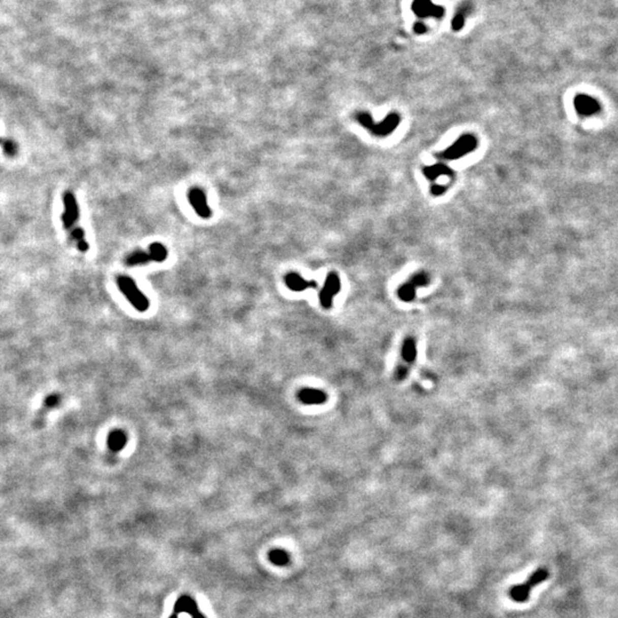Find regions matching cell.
<instances>
[{"label": "cell", "mask_w": 618, "mask_h": 618, "mask_svg": "<svg viewBox=\"0 0 618 618\" xmlns=\"http://www.w3.org/2000/svg\"><path fill=\"white\" fill-rule=\"evenodd\" d=\"M355 119L358 124L364 127L372 135L377 138H386L393 133L397 129L401 121V117L397 112H389L388 116L380 122H375L369 112L360 111L355 113Z\"/></svg>", "instance_id": "cell-1"}, {"label": "cell", "mask_w": 618, "mask_h": 618, "mask_svg": "<svg viewBox=\"0 0 618 618\" xmlns=\"http://www.w3.org/2000/svg\"><path fill=\"white\" fill-rule=\"evenodd\" d=\"M116 283L120 292L125 295L126 299L129 300L136 311L141 313L148 311L150 306L149 299L141 292L139 286L136 285L132 277L126 275L117 276Z\"/></svg>", "instance_id": "cell-2"}, {"label": "cell", "mask_w": 618, "mask_h": 618, "mask_svg": "<svg viewBox=\"0 0 618 618\" xmlns=\"http://www.w3.org/2000/svg\"><path fill=\"white\" fill-rule=\"evenodd\" d=\"M548 576H549V571L546 569V568H539V569L533 572V575H531L523 584H517L515 586H513V588H511L508 594H510V597L513 601H515L517 603H524L529 600L533 589L536 588L537 585L542 584L543 581L546 580L548 578Z\"/></svg>", "instance_id": "cell-3"}, {"label": "cell", "mask_w": 618, "mask_h": 618, "mask_svg": "<svg viewBox=\"0 0 618 618\" xmlns=\"http://www.w3.org/2000/svg\"><path fill=\"white\" fill-rule=\"evenodd\" d=\"M167 256H169V252H167V249L165 245L156 242V243H152L151 245H150L148 252L147 251H135L133 253H131L130 256L126 258L125 263L127 266H139V265H145V263H148L150 261L163 262L166 260Z\"/></svg>", "instance_id": "cell-4"}, {"label": "cell", "mask_w": 618, "mask_h": 618, "mask_svg": "<svg viewBox=\"0 0 618 618\" xmlns=\"http://www.w3.org/2000/svg\"><path fill=\"white\" fill-rule=\"evenodd\" d=\"M478 147V140L475 139L474 135L464 134L459 138L456 142L450 145L444 151L438 154V158L441 161H454L459 160L470 153Z\"/></svg>", "instance_id": "cell-5"}, {"label": "cell", "mask_w": 618, "mask_h": 618, "mask_svg": "<svg viewBox=\"0 0 618 618\" xmlns=\"http://www.w3.org/2000/svg\"><path fill=\"white\" fill-rule=\"evenodd\" d=\"M63 205H65V211L62 213V224L65 229L69 231V234L72 230L78 228L77 222L79 220V206L77 203L75 195L71 192H66L63 194Z\"/></svg>", "instance_id": "cell-6"}, {"label": "cell", "mask_w": 618, "mask_h": 618, "mask_svg": "<svg viewBox=\"0 0 618 618\" xmlns=\"http://www.w3.org/2000/svg\"><path fill=\"white\" fill-rule=\"evenodd\" d=\"M342 290V281L338 276L337 272H329L326 276L325 283L323 289L320 291V302L322 307L325 309H330L332 307L333 298L335 294H338Z\"/></svg>", "instance_id": "cell-7"}, {"label": "cell", "mask_w": 618, "mask_h": 618, "mask_svg": "<svg viewBox=\"0 0 618 618\" xmlns=\"http://www.w3.org/2000/svg\"><path fill=\"white\" fill-rule=\"evenodd\" d=\"M401 355H402L403 363L397 367V370H396V379L397 380L406 379V377L408 376V372H409V366L412 365L413 362L416 361L417 343L415 339L409 337L404 340L403 345H402Z\"/></svg>", "instance_id": "cell-8"}, {"label": "cell", "mask_w": 618, "mask_h": 618, "mask_svg": "<svg viewBox=\"0 0 618 618\" xmlns=\"http://www.w3.org/2000/svg\"><path fill=\"white\" fill-rule=\"evenodd\" d=\"M429 283V277L424 271L417 272L409 280L406 284L401 285L397 290L398 298L404 302H410L416 297V290L418 286H425Z\"/></svg>", "instance_id": "cell-9"}, {"label": "cell", "mask_w": 618, "mask_h": 618, "mask_svg": "<svg viewBox=\"0 0 618 618\" xmlns=\"http://www.w3.org/2000/svg\"><path fill=\"white\" fill-rule=\"evenodd\" d=\"M188 199L190 205L193 206L195 212H196L199 217L203 218V219H208V218L212 217V210L207 204L206 195L201 188L194 187L190 189L188 194Z\"/></svg>", "instance_id": "cell-10"}, {"label": "cell", "mask_w": 618, "mask_h": 618, "mask_svg": "<svg viewBox=\"0 0 618 618\" xmlns=\"http://www.w3.org/2000/svg\"><path fill=\"white\" fill-rule=\"evenodd\" d=\"M574 104H575L576 111L578 112L580 116H584V117L593 116L594 113H597L600 110L599 102L592 97H590V95H585V94L577 95V97L575 98Z\"/></svg>", "instance_id": "cell-11"}, {"label": "cell", "mask_w": 618, "mask_h": 618, "mask_svg": "<svg viewBox=\"0 0 618 618\" xmlns=\"http://www.w3.org/2000/svg\"><path fill=\"white\" fill-rule=\"evenodd\" d=\"M299 401L307 404V406H315V404H323L328 401V395L325 392L316 388H302L298 393Z\"/></svg>", "instance_id": "cell-12"}, {"label": "cell", "mask_w": 618, "mask_h": 618, "mask_svg": "<svg viewBox=\"0 0 618 618\" xmlns=\"http://www.w3.org/2000/svg\"><path fill=\"white\" fill-rule=\"evenodd\" d=\"M285 284L290 290L295 291V292H301V291L307 290L308 288H317V283L314 281H307L303 277L300 276L297 272H290L285 276Z\"/></svg>", "instance_id": "cell-13"}, {"label": "cell", "mask_w": 618, "mask_h": 618, "mask_svg": "<svg viewBox=\"0 0 618 618\" xmlns=\"http://www.w3.org/2000/svg\"><path fill=\"white\" fill-rule=\"evenodd\" d=\"M413 10L417 13V15L419 16H427V15H433L436 17H440L443 15L444 10L442 7L436 6L434 4H431V2L429 0H416L415 4H413Z\"/></svg>", "instance_id": "cell-14"}, {"label": "cell", "mask_w": 618, "mask_h": 618, "mask_svg": "<svg viewBox=\"0 0 618 618\" xmlns=\"http://www.w3.org/2000/svg\"><path fill=\"white\" fill-rule=\"evenodd\" d=\"M422 172H424L426 178L431 181L436 180L439 176H442V175H448V176L452 175L451 169H450V167H448L445 164H443V163H438V164H435V165L426 166V167H424Z\"/></svg>", "instance_id": "cell-15"}, {"label": "cell", "mask_w": 618, "mask_h": 618, "mask_svg": "<svg viewBox=\"0 0 618 618\" xmlns=\"http://www.w3.org/2000/svg\"><path fill=\"white\" fill-rule=\"evenodd\" d=\"M126 444V435L121 430H113L109 434L108 447L112 451H119Z\"/></svg>", "instance_id": "cell-16"}, {"label": "cell", "mask_w": 618, "mask_h": 618, "mask_svg": "<svg viewBox=\"0 0 618 618\" xmlns=\"http://www.w3.org/2000/svg\"><path fill=\"white\" fill-rule=\"evenodd\" d=\"M269 560L276 566H285L289 563L290 557L283 549H272L269 553Z\"/></svg>", "instance_id": "cell-17"}, {"label": "cell", "mask_w": 618, "mask_h": 618, "mask_svg": "<svg viewBox=\"0 0 618 618\" xmlns=\"http://www.w3.org/2000/svg\"><path fill=\"white\" fill-rule=\"evenodd\" d=\"M465 14H466V13L462 12V11L457 12V14H456V16H454V19L452 21V28H453V30L459 31V30H460L462 28L464 24H465Z\"/></svg>", "instance_id": "cell-18"}, {"label": "cell", "mask_w": 618, "mask_h": 618, "mask_svg": "<svg viewBox=\"0 0 618 618\" xmlns=\"http://www.w3.org/2000/svg\"><path fill=\"white\" fill-rule=\"evenodd\" d=\"M447 189L448 188L445 187V186H438V184H435V186H433V187H431L430 192H431V194L434 195V196H440V195H442V194H444L445 192H447Z\"/></svg>", "instance_id": "cell-19"}, {"label": "cell", "mask_w": 618, "mask_h": 618, "mask_svg": "<svg viewBox=\"0 0 618 618\" xmlns=\"http://www.w3.org/2000/svg\"><path fill=\"white\" fill-rule=\"evenodd\" d=\"M415 29H416V31H417L418 34H424V33H425V26L422 25L421 23H418V24L415 26Z\"/></svg>", "instance_id": "cell-20"}, {"label": "cell", "mask_w": 618, "mask_h": 618, "mask_svg": "<svg viewBox=\"0 0 618 618\" xmlns=\"http://www.w3.org/2000/svg\"><path fill=\"white\" fill-rule=\"evenodd\" d=\"M192 617H193V618H205V616H204L203 613H201V612H199V611H198V612H196V613H195V615H194V616H192Z\"/></svg>", "instance_id": "cell-21"}]
</instances>
